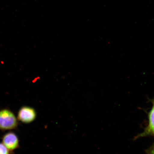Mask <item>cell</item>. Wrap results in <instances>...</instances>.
<instances>
[{
  "instance_id": "7a4b0ae2",
  "label": "cell",
  "mask_w": 154,
  "mask_h": 154,
  "mask_svg": "<svg viewBox=\"0 0 154 154\" xmlns=\"http://www.w3.org/2000/svg\"><path fill=\"white\" fill-rule=\"evenodd\" d=\"M35 109L29 106H23L17 113V118L19 121L23 124H29L33 122L37 117Z\"/></svg>"
},
{
  "instance_id": "6da1fadb",
  "label": "cell",
  "mask_w": 154,
  "mask_h": 154,
  "mask_svg": "<svg viewBox=\"0 0 154 154\" xmlns=\"http://www.w3.org/2000/svg\"><path fill=\"white\" fill-rule=\"evenodd\" d=\"M19 121L14 113L8 109L0 110V130L10 131L18 128Z\"/></svg>"
},
{
  "instance_id": "3957f363",
  "label": "cell",
  "mask_w": 154,
  "mask_h": 154,
  "mask_svg": "<svg viewBox=\"0 0 154 154\" xmlns=\"http://www.w3.org/2000/svg\"><path fill=\"white\" fill-rule=\"evenodd\" d=\"M2 143L11 153L20 147L18 137L13 132H8L3 136Z\"/></svg>"
},
{
  "instance_id": "277c9868",
  "label": "cell",
  "mask_w": 154,
  "mask_h": 154,
  "mask_svg": "<svg viewBox=\"0 0 154 154\" xmlns=\"http://www.w3.org/2000/svg\"><path fill=\"white\" fill-rule=\"evenodd\" d=\"M153 106L151 110L147 112V111L144 110L147 113L148 119L149 120V125L146 128H144V132L140 134L137 135L134 138V140H136L140 138L148 136H154V102L152 100Z\"/></svg>"
},
{
  "instance_id": "5b68a950",
  "label": "cell",
  "mask_w": 154,
  "mask_h": 154,
  "mask_svg": "<svg viewBox=\"0 0 154 154\" xmlns=\"http://www.w3.org/2000/svg\"><path fill=\"white\" fill-rule=\"evenodd\" d=\"M12 153L2 143H0V154H11Z\"/></svg>"
},
{
  "instance_id": "52a82bcc",
  "label": "cell",
  "mask_w": 154,
  "mask_h": 154,
  "mask_svg": "<svg viewBox=\"0 0 154 154\" xmlns=\"http://www.w3.org/2000/svg\"><path fill=\"white\" fill-rule=\"evenodd\" d=\"M40 79V78L39 77H37V78H34V79L33 80H32V82H36V81H37L38 80H39Z\"/></svg>"
},
{
  "instance_id": "8992f818",
  "label": "cell",
  "mask_w": 154,
  "mask_h": 154,
  "mask_svg": "<svg viewBox=\"0 0 154 154\" xmlns=\"http://www.w3.org/2000/svg\"><path fill=\"white\" fill-rule=\"evenodd\" d=\"M147 154H154V146H151L149 149L146 150Z\"/></svg>"
}]
</instances>
